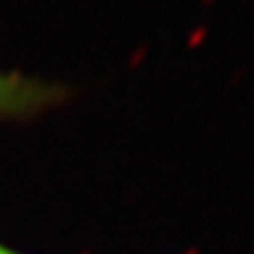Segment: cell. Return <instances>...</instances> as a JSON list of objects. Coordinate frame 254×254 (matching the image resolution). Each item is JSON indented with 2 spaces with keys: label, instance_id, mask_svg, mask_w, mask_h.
<instances>
[{
  "label": "cell",
  "instance_id": "7a4b0ae2",
  "mask_svg": "<svg viewBox=\"0 0 254 254\" xmlns=\"http://www.w3.org/2000/svg\"><path fill=\"white\" fill-rule=\"evenodd\" d=\"M2 254H12V252H7V250H2Z\"/></svg>",
  "mask_w": 254,
  "mask_h": 254
},
{
  "label": "cell",
  "instance_id": "6da1fadb",
  "mask_svg": "<svg viewBox=\"0 0 254 254\" xmlns=\"http://www.w3.org/2000/svg\"><path fill=\"white\" fill-rule=\"evenodd\" d=\"M64 92L52 82L0 71V120L26 118L55 106Z\"/></svg>",
  "mask_w": 254,
  "mask_h": 254
},
{
  "label": "cell",
  "instance_id": "3957f363",
  "mask_svg": "<svg viewBox=\"0 0 254 254\" xmlns=\"http://www.w3.org/2000/svg\"><path fill=\"white\" fill-rule=\"evenodd\" d=\"M0 254H2V247H0Z\"/></svg>",
  "mask_w": 254,
  "mask_h": 254
}]
</instances>
